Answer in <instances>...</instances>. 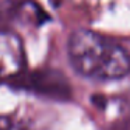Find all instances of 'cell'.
I'll return each mask as SVG.
<instances>
[{
	"mask_svg": "<svg viewBox=\"0 0 130 130\" xmlns=\"http://www.w3.org/2000/svg\"><path fill=\"white\" fill-rule=\"evenodd\" d=\"M25 69V51L21 38L9 29H0V81L21 76Z\"/></svg>",
	"mask_w": 130,
	"mask_h": 130,
	"instance_id": "obj_2",
	"label": "cell"
},
{
	"mask_svg": "<svg viewBox=\"0 0 130 130\" xmlns=\"http://www.w3.org/2000/svg\"><path fill=\"white\" fill-rule=\"evenodd\" d=\"M0 130H27L23 123L13 118L0 116Z\"/></svg>",
	"mask_w": 130,
	"mask_h": 130,
	"instance_id": "obj_3",
	"label": "cell"
},
{
	"mask_svg": "<svg viewBox=\"0 0 130 130\" xmlns=\"http://www.w3.org/2000/svg\"><path fill=\"white\" fill-rule=\"evenodd\" d=\"M67 55L78 74L92 80H119L130 73V53L112 38L92 29H76Z\"/></svg>",
	"mask_w": 130,
	"mask_h": 130,
	"instance_id": "obj_1",
	"label": "cell"
}]
</instances>
